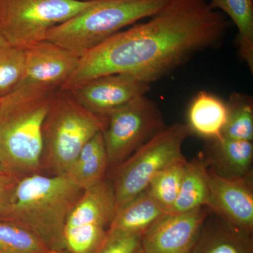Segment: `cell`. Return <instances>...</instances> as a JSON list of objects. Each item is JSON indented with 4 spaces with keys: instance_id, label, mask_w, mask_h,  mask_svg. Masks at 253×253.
<instances>
[{
    "instance_id": "1",
    "label": "cell",
    "mask_w": 253,
    "mask_h": 253,
    "mask_svg": "<svg viewBox=\"0 0 253 253\" xmlns=\"http://www.w3.org/2000/svg\"><path fill=\"white\" fill-rule=\"evenodd\" d=\"M229 23L208 0H168L148 21L135 23L84 56L61 87L70 91L102 76L129 74L151 84L196 54L222 44Z\"/></svg>"
},
{
    "instance_id": "2",
    "label": "cell",
    "mask_w": 253,
    "mask_h": 253,
    "mask_svg": "<svg viewBox=\"0 0 253 253\" xmlns=\"http://www.w3.org/2000/svg\"><path fill=\"white\" fill-rule=\"evenodd\" d=\"M83 191L66 174L25 176L0 211V218L33 233L50 251H63L65 224Z\"/></svg>"
},
{
    "instance_id": "3",
    "label": "cell",
    "mask_w": 253,
    "mask_h": 253,
    "mask_svg": "<svg viewBox=\"0 0 253 253\" xmlns=\"http://www.w3.org/2000/svg\"><path fill=\"white\" fill-rule=\"evenodd\" d=\"M168 0H96L81 14L50 30L46 41L81 58L138 21L156 14Z\"/></svg>"
},
{
    "instance_id": "4",
    "label": "cell",
    "mask_w": 253,
    "mask_h": 253,
    "mask_svg": "<svg viewBox=\"0 0 253 253\" xmlns=\"http://www.w3.org/2000/svg\"><path fill=\"white\" fill-rule=\"evenodd\" d=\"M54 94L0 99V161L10 174L21 178L41 172L43 123Z\"/></svg>"
},
{
    "instance_id": "5",
    "label": "cell",
    "mask_w": 253,
    "mask_h": 253,
    "mask_svg": "<svg viewBox=\"0 0 253 253\" xmlns=\"http://www.w3.org/2000/svg\"><path fill=\"white\" fill-rule=\"evenodd\" d=\"M106 124L68 91H56L43 123L41 169L46 168L53 175L66 174L84 145Z\"/></svg>"
},
{
    "instance_id": "6",
    "label": "cell",
    "mask_w": 253,
    "mask_h": 253,
    "mask_svg": "<svg viewBox=\"0 0 253 253\" xmlns=\"http://www.w3.org/2000/svg\"><path fill=\"white\" fill-rule=\"evenodd\" d=\"M191 134L184 123L166 126L115 167L111 184L116 196V210L146 191L157 173L186 160L182 146Z\"/></svg>"
},
{
    "instance_id": "7",
    "label": "cell",
    "mask_w": 253,
    "mask_h": 253,
    "mask_svg": "<svg viewBox=\"0 0 253 253\" xmlns=\"http://www.w3.org/2000/svg\"><path fill=\"white\" fill-rule=\"evenodd\" d=\"M96 0H0V34L26 49L46 41L50 30L90 7Z\"/></svg>"
},
{
    "instance_id": "8",
    "label": "cell",
    "mask_w": 253,
    "mask_h": 253,
    "mask_svg": "<svg viewBox=\"0 0 253 253\" xmlns=\"http://www.w3.org/2000/svg\"><path fill=\"white\" fill-rule=\"evenodd\" d=\"M116 211L111 182L105 180L83 191L65 224V250L69 253H96L107 238Z\"/></svg>"
},
{
    "instance_id": "9",
    "label": "cell",
    "mask_w": 253,
    "mask_h": 253,
    "mask_svg": "<svg viewBox=\"0 0 253 253\" xmlns=\"http://www.w3.org/2000/svg\"><path fill=\"white\" fill-rule=\"evenodd\" d=\"M166 126L158 104L146 95L113 111L102 131L109 166L121 164Z\"/></svg>"
},
{
    "instance_id": "10",
    "label": "cell",
    "mask_w": 253,
    "mask_h": 253,
    "mask_svg": "<svg viewBox=\"0 0 253 253\" xmlns=\"http://www.w3.org/2000/svg\"><path fill=\"white\" fill-rule=\"evenodd\" d=\"M26 51V67L20 84L11 96L20 99L54 94L72 76L80 58L47 41L30 46Z\"/></svg>"
},
{
    "instance_id": "11",
    "label": "cell",
    "mask_w": 253,
    "mask_h": 253,
    "mask_svg": "<svg viewBox=\"0 0 253 253\" xmlns=\"http://www.w3.org/2000/svg\"><path fill=\"white\" fill-rule=\"evenodd\" d=\"M150 89L151 84L121 73L96 78L66 91L83 108L107 121L113 111L146 95Z\"/></svg>"
},
{
    "instance_id": "12",
    "label": "cell",
    "mask_w": 253,
    "mask_h": 253,
    "mask_svg": "<svg viewBox=\"0 0 253 253\" xmlns=\"http://www.w3.org/2000/svg\"><path fill=\"white\" fill-rule=\"evenodd\" d=\"M209 188L206 208L240 230L253 234V174L227 178L209 168Z\"/></svg>"
},
{
    "instance_id": "13",
    "label": "cell",
    "mask_w": 253,
    "mask_h": 253,
    "mask_svg": "<svg viewBox=\"0 0 253 253\" xmlns=\"http://www.w3.org/2000/svg\"><path fill=\"white\" fill-rule=\"evenodd\" d=\"M206 207L189 212L168 213L142 236L144 253H190L204 221Z\"/></svg>"
},
{
    "instance_id": "14",
    "label": "cell",
    "mask_w": 253,
    "mask_h": 253,
    "mask_svg": "<svg viewBox=\"0 0 253 253\" xmlns=\"http://www.w3.org/2000/svg\"><path fill=\"white\" fill-rule=\"evenodd\" d=\"M190 253H253V234L211 212Z\"/></svg>"
},
{
    "instance_id": "15",
    "label": "cell",
    "mask_w": 253,
    "mask_h": 253,
    "mask_svg": "<svg viewBox=\"0 0 253 253\" xmlns=\"http://www.w3.org/2000/svg\"><path fill=\"white\" fill-rule=\"evenodd\" d=\"M211 141L206 158L212 171L227 178L253 174V141L234 140L221 135Z\"/></svg>"
},
{
    "instance_id": "16",
    "label": "cell",
    "mask_w": 253,
    "mask_h": 253,
    "mask_svg": "<svg viewBox=\"0 0 253 253\" xmlns=\"http://www.w3.org/2000/svg\"><path fill=\"white\" fill-rule=\"evenodd\" d=\"M167 214L146 190L116 210L109 231L143 236Z\"/></svg>"
},
{
    "instance_id": "17",
    "label": "cell",
    "mask_w": 253,
    "mask_h": 253,
    "mask_svg": "<svg viewBox=\"0 0 253 253\" xmlns=\"http://www.w3.org/2000/svg\"><path fill=\"white\" fill-rule=\"evenodd\" d=\"M227 114L226 103L219 96L200 91L190 104L186 125L191 134L211 140L221 135Z\"/></svg>"
},
{
    "instance_id": "18",
    "label": "cell",
    "mask_w": 253,
    "mask_h": 253,
    "mask_svg": "<svg viewBox=\"0 0 253 253\" xmlns=\"http://www.w3.org/2000/svg\"><path fill=\"white\" fill-rule=\"evenodd\" d=\"M109 166L102 131L88 141L66 175L83 190L89 189L104 180Z\"/></svg>"
},
{
    "instance_id": "19",
    "label": "cell",
    "mask_w": 253,
    "mask_h": 253,
    "mask_svg": "<svg viewBox=\"0 0 253 253\" xmlns=\"http://www.w3.org/2000/svg\"><path fill=\"white\" fill-rule=\"evenodd\" d=\"M209 194V166L206 156L201 154L186 163L180 191L169 213L189 212L206 207Z\"/></svg>"
},
{
    "instance_id": "20",
    "label": "cell",
    "mask_w": 253,
    "mask_h": 253,
    "mask_svg": "<svg viewBox=\"0 0 253 253\" xmlns=\"http://www.w3.org/2000/svg\"><path fill=\"white\" fill-rule=\"evenodd\" d=\"M215 10L225 13L238 31L240 57L253 73V0H208Z\"/></svg>"
},
{
    "instance_id": "21",
    "label": "cell",
    "mask_w": 253,
    "mask_h": 253,
    "mask_svg": "<svg viewBox=\"0 0 253 253\" xmlns=\"http://www.w3.org/2000/svg\"><path fill=\"white\" fill-rule=\"evenodd\" d=\"M228 114L221 136L239 141L253 140V102L250 95L234 92L226 102Z\"/></svg>"
},
{
    "instance_id": "22",
    "label": "cell",
    "mask_w": 253,
    "mask_h": 253,
    "mask_svg": "<svg viewBox=\"0 0 253 253\" xmlns=\"http://www.w3.org/2000/svg\"><path fill=\"white\" fill-rule=\"evenodd\" d=\"M186 160L168 166L151 179L146 191L168 213L170 212L179 194Z\"/></svg>"
},
{
    "instance_id": "23",
    "label": "cell",
    "mask_w": 253,
    "mask_h": 253,
    "mask_svg": "<svg viewBox=\"0 0 253 253\" xmlns=\"http://www.w3.org/2000/svg\"><path fill=\"white\" fill-rule=\"evenodd\" d=\"M41 239L16 223L0 218V253H51Z\"/></svg>"
},
{
    "instance_id": "24",
    "label": "cell",
    "mask_w": 253,
    "mask_h": 253,
    "mask_svg": "<svg viewBox=\"0 0 253 253\" xmlns=\"http://www.w3.org/2000/svg\"><path fill=\"white\" fill-rule=\"evenodd\" d=\"M25 67V49L10 45L0 49V99L17 87L22 81Z\"/></svg>"
},
{
    "instance_id": "25",
    "label": "cell",
    "mask_w": 253,
    "mask_h": 253,
    "mask_svg": "<svg viewBox=\"0 0 253 253\" xmlns=\"http://www.w3.org/2000/svg\"><path fill=\"white\" fill-rule=\"evenodd\" d=\"M96 253H144L142 236L109 231L106 241Z\"/></svg>"
},
{
    "instance_id": "26",
    "label": "cell",
    "mask_w": 253,
    "mask_h": 253,
    "mask_svg": "<svg viewBox=\"0 0 253 253\" xmlns=\"http://www.w3.org/2000/svg\"><path fill=\"white\" fill-rule=\"evenodd\" d=\"M19 179L10 173H0V211L7 202Z\"/></svg>"
},
{
    "instance_id": "27",
    "label": "cell",
    "mask_w": 253,
    "mask_h": 253,
    "mask_svg": "<svg viewBox=\"0 0 253 253\" xmlns=\"http://www.w3.org/2000/svg\"><path fill=\"white\" fill-rule=\"evenodd\" d=\"M9 46L8 43L6 42V41H5L4 38H3L2 36L0 34V49H2V48L5 47V46Z\"/></svg>"
},
{
    "instance_id": "28",
    "label": "cell",
    "mask_w": 253,
    "mask_h": 253,
    "mask_svg": "<svg viewBox=\"0 0 253 253\" xmlns=\"http://www.w3.org/2000/svg\"><path fill=\"white\" fill-rule=\"evenodd\" d=\"M0 173H9L8 172L7 169L4 168V166H3L2 163L0 161Z\"/></svg>"
},
{
    "instance_id": "29",
    "label": "cell",
    "mask_w": 253,
    "mask_h": 253,
    "mask_svg": "<svg viewBox=\"0 0 253 253\" xmlns=\"http://www.w3.org/2000/svg\"><path fill=\"white\" fill-rule=\"evenodd\" d=\"M51 253H69L68 252V251H66V250H63V251H54V252H52Z\"/></svg>"
}]
</instances>
